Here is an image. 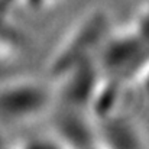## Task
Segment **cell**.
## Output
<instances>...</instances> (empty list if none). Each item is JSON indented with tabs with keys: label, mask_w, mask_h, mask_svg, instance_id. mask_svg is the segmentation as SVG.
<instances>
[{
	"label": "cell",
	"mask_w": 149,
	"mask_h": 149,
	"mask_svg": "<svg viewBox=\"0 0 149 149\" xmlns=\"http://www.w3.org/2000/svg\"><path fill=\"white\" fill-rule=\"evenodd\" d=\"M52 93L32 80H20L0 86V120L10 125L35 120L52 103Z\"/></svg>",
	"instance_id": "obj_1"
}]
</instances>
